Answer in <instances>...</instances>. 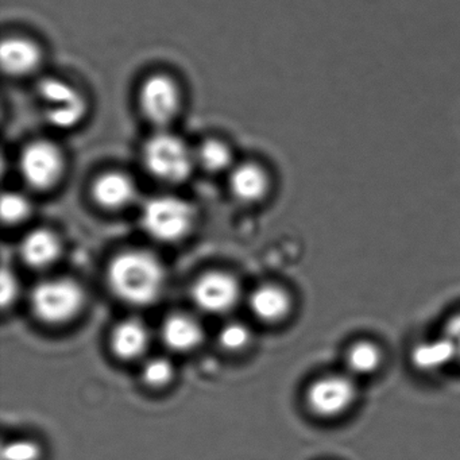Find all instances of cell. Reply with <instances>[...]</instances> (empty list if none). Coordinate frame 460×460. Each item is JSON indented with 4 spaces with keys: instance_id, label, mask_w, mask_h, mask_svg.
I'll list each match as a JSON object with an SVG mask.
<instances>
[{
    "instance_id": "cell-24",
    "label": "cell",
    "mask_w": 460,
    "mask_h": 460,
    "mask_svg": "<svg viewBox=\"0 0 460 460\" xmlns=\"http://www.w3.org/2000/svg\"><path fill=\"white\" fill-rule=\"evenodd\" d=\"M443 335L448 339L454 349L456 362L460 363V312L452 314L444 325Z\"/></svg>"
},
{
    "instance_id": "cell-11",
    "label": "cell",
    "mask_w": 460,
    "mask_h": 460,
    "mask_svg": "<svg viewBox=\"0 0 460 460\" xmlns=\"http://www.w3.org/2000/svg\"><path fill=\"white\" fill-rule=\"evenodd\" d=\"M93 195L104 208L117 209L128 206L137 195L136 184L128 174L109 172L93 182Z\"/></svg>"
},
{
    "instance_id": "cell-21",
    "label": "cell",
    "mask_w": 460,
    "mask_h": 460,
    "mask_svg": "<svg viewBox=\"0 0 460 460\" xmlns=\"http://www.w3.org/2000/svg\"><path fill=\"white\" fill-rule=\"evenodd\" d=\"M173 376V366L165 358H153L142 368V379L149 386L160 387L168 384Z\"/></svg>"
},
{
    "instance_id": "cell-8",
    "label": "cell",
    "mask_w": 460,
    "mask_h": 460,
    "mask_svg": "<svg viewBox=\"0 0 460 460\" xmlns=\"http://www.w3.org/2000/svg\"><path fill=\"white\" fill-rule=\"evenodd\" d=\"M139 104L147 120L158 128L171 125L181 109V91L172 77L153 75L145 80Z\"/></svg>"
},
{
    "instance_id": "cell-15",
    "label": "cell",
    "mask_w": 460,
    "mask_h": 460,
    "mask_svg": "<svg viewBox=\"0 0 460 460\" xmlns=\"http://www.w3.org/2000/svg\"><path fill=\"white\" fill-rule=\"evenodd\" d=\"M411 365L425 374H436L456 362L454 349L446 336L421 341L413 347L411 354Z\"/></svg>"
},
{
    "instance_id": "cell-25",
    "label": "cell",
    "mask_w": 460,
    "mask_h": 460,
    "mask_svg": "<svg viewBox=\"0 0 460 460\" xmlns=\"http://www.w3.org/2000/svg\"><path fill=\"white\" fill-rule=\"evenodd\" d=\"M0 284H2V304L7 305V304L13 303L15 296H17V279L13 276V273H10L9 270L4 269V273H2V282H0Z\"/></svg>"
},
{
    "instance_id": "cell-14",
    "label": "cell",
    "mask_w": 460,
    "mask_h": 460,
    "mask_svg": "<svg viewBox=\"0 0 460 460\" xmlns=\"http://www.w3.org/2000/svg\"><path fill=\"white\" fill-rule=\"evenodd\" d=\"M161 335L169 349L174 351H190L203 341V328L190 314H174L164 322Z\"/></svg>"
},
{
    "instance_id": "cell-5",
    "label": "cell",
    "mask_w": 460,
    "mask_h": 460,
    "mask_svg": "<svg viewBox=\"0 0 460 460\" xmlns=\"http://www.w3.org/2000/svg\"><path fill=\"white\" fill-rule=\"evenodd\" d=\"M193 208L173 196H158L146 201L142 209V227L157 241L173 242L192 227Z\"/></svg>"
},
{
    "instance_id": "cell-13",
    "label": "cell",
    "mask_w": 460,
    "mask_h": 460,
    "mask_svg": "<svg viewBox=\"0 0 460 460\" xmlns=\"http://www.w3.org/2000/svg\"><path fill=\"white\" fill-rule=\"evenodd\" d=\"M250 308L262 322H281L292 309V298L277 285H263L250 296Z\"/></svg>"
},
{
    "instance_id": "cell-6",
    "label": "cell",
    "mask_w": 460,
    "mask_h": 460,
    "mask_svg": "<svg viewBox=\"0 0 460 460\" xmlns=\"http://www.w3.org/2000/svg\"><path fill=\"white\" fill-rule=\"evenodd\" d=\"M40 98L44 102L45 117L58 128H72L82 122L87 103L82 93L68 83L47 79L40 84Z\"/></svg>"
},
{
    "instance_id": "cell-17",
    "label": "cell",
    "mask_w": 460,
    "mask_h": 460,
    "mask_svg": "<svg viewBox=\"0 0 460 460\" xmlns=\"http://www.w3.org/2000/svg\"><path fill=\"white\" fill-rule=\"evenodd\" d=\"M60 242L48 230L31 231L21 244V255L31 268H47L58 260Z\"/></svg>"
},
{
    "instance_id": "cell-12",
    "label": "cell",
    "mask_w": 460,
    "mask_h": 460,
    "mask_svg": "<svg viewBox=\"0 0 460 460\" xmlns=\"http://www.w3.org/2000/svg\"><path fill=\"white\" fill-rule=\"evenodd\" d=\"M269 187H270L269 174L257 164H242L231 172V192L243 203L262 200L268 193Z\"/></svg>"
},
{
    "instance_id": "cell-16",
    "label": "cell",
    "mask_w": 460,
    "mask_h": 460,
    "mask_svg": "<svg viewBox=\"0 0 460 460\" xmlns=\"http://www.w3.org/2000/svg\"><path fill=\"white\" fill-rule=\"evenodd\" d=\"M149 332L139 320L128 319L115 327L111 336V347L122 359H134L146 351Z\"/></svg>"
},
{
    "instance_id": "cell-3",
    "label": "cell",
    "mask_w": 460,
    "mask_h": 460,
    "mask_svg": "<svg viewBox=\"0 0 460 460\" xmlns=\"http://www.w3.org/2000/svg\"><path fill=\"white\" fill-rule=\"evenodd\" d=\"M84 304L82 288L66 279H45L31 295L34 314L41 322L61 324L76 316Z\"/></svg>"
},
{
    "instance_id": "cell-2",
    "label": "cell",
    "mask_w": 460,
    "mask_h": 460,
    "mask_svg": "<svg viewBox=\"0 0 460 460\" xmlns=\"http://www.w3.org/2000/svg\"><path fill=\"white\" fill-rule=\"evenodd\" d=\"M144 163L155 179L179 184L192 173L196 160L195 153L180 137L158 133L145 145Z\"/></svg>"
},
{
    "instance_id": "cell-18",
    "label": "cell",
    "mask_w": 460,
    "mask_h": 460,
    "mask_svg": "<svg viewBox=\"0 0 460 460\" xmlns=\"http://www.w3.org/2000/svg\"><path fill=\"white\" fill-rule=\"evenodd\" d=\"M384 363V352L378 344L370 341H358L347 349L344 354L346 373L354 378L373 376Z\"/></svg>"
},
{
    "instance_id": "cell-7",
    "label": "cell",
    "mask_w": 460,
    "mask_h": 460,
    "mask_svg": "<svg viewBox=\"0 0 460 460\" xmlns=\"http://www.w3.org/2000/svg\"><path fill=\"white\" fill-rule=\"evenodd\" d=\"M64 155L58 145L49 141L31 142L21 155L20 169L26 184L34 190L55 187L64 173Z\"/></svg>"
},
{
    "instance_id": "cell-4",
    "label": "cell",
    "mask_w": 460,
    "mask_h": 460,
    "mask_svg": "<svg viewBox=\"0 0 460 460\" xmlns=\"http://www.w3.org/2000/svg\"><path fill=\"white\" fill-rule=\"evenodd\" d=\"M359 387L357 378L349 373L328 374L312 382L306 390L305 401L309 411L324 420L344 416L357 403Z\"/></svg>"
},
{
    "instance_id": "cell-19",
    "label": "cell",
    "mask_w": 460,
    "mask_h": 460,
    "mask_svg": "<svg viewBox=\"0 0 460 460\" xmlns=\"http://www.w3.org/2000/svg\"><path fill=\"white\" fill-rule=\"evenodd\" d=\"M195 160L209 173H220L230 168L233 163V153L225 142L219 139H208L196 150Z\"/></svg>"
},
{
    "instance_id": "cell-10",
    "label": "cell",
    "mask_w": 460,
    "mask_h": 460,
    "mask_svg": "<svg viewBox=\"0 0 460 460\" xmlns=\"http://www.w3.org/2000/svg\"><path fill=\"white\" fill-rule=\"evenodd\" d=\"M41 49L31 40L12 37L2 42L0 63L10 76L21 77L34 74L41 66Z\"/></svg>"
},
{
    "instance_id": "cell-9",
    "label": "cell",
    "mask_w": 460,
    "mask_h": 460,
    "mask_svg": "<svg viewBox=\"0 0 460 460\" xmlns=\"http://www.w3.org/2000/svg\"><path fill=\"white\" fill-rule=\"evenodd\" d=\"M196 305L208 314H225L234 308L239 298V285L234 277L223 271H209L193 284Z\"/></svg>"
},
{
    "instance_id": "cell-22",
    "label": "cell",
    "mask_w": 460,
    "mask_h": 460,
    "mask_svg": "<svg viewBox=\"0 0 460 460\" xmlns=\"http://www.w3.org/2000/svg\"><path fill=\"white\" fill-rule=\"evenodd\" d=\"M250 338L252 335L249 328L238 322L227 323L219 332L220 344L228 351L244 349L249 344Z\"/></svg>"
},
{
    "instance_id": "cell-23",
    "label": "cell",
    "mask_w": 460,
    "mask_h": 460,
    "mask_svg": "<svg viewBox=\"0 0 460 460\" xmlns=\"http://www.w3.org/2000/svg\"><path fill=\"white\" fill-rule=\"evenodd\" d=\"M41 448L31 440H15L4 444L2 449V460H39Z\"/></svg>"
},
{
    "instance_id": "cell-1",
    "label": "cell",
    "mask_w": 460,
    "mask_h": 460,
    "mask_svg": "<svg viewBox=\"0 0 460 460\" xmlns=\"http://www.w3.org/2000/svg\"><path fill=\"white\" fill-rule=\"evenodd\" d=\"M112 293L131 305L155 303L165 285V270L157 257L141 250L122 252L107 271Z\"/></svg>"
},
{
    "instance_id": "cell-20",
    "label": "cell",
    "mask_w": 460,
    "mask_h": 460,
    "mask_svg": "<svg viewBox=\"0 0 460 460\" xmlns=\"http://www.w3.org/2000/svg\"><path fill=\"white\" fill-rule=\"evenodd\" d=\"M29 212H31V203L25 196L17 192H7L2 196L0 214L4 222L10 225L22 222L28 217Z\"/></svg>"
}]
</instances>
